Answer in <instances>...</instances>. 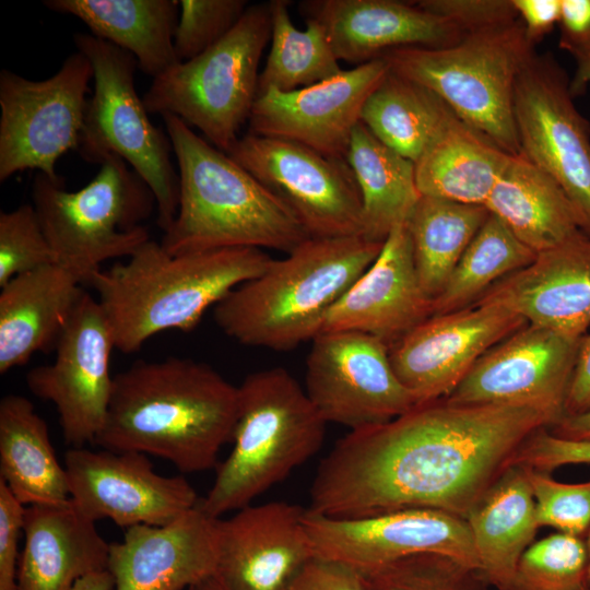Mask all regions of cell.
Instances as JSON below:
<instances>
[{
  "label": "cell",
  "instance_id": "6da1fadb",
  "mask_svg": "<svg viewBox=\"0 0 590 590\" xmlns=\"http://www.w3.org/2000/svg\"><path fill=\"white\" fill-rule=\"evenodd\" d=\"M551 426L528 406L420 403L341 438L317 470L307 509L335 519L409 508L465 518L519 446Z\"/></svg>",
  "mask_w": 590,
  "mask_h": 590
},
{
  "label": "cell",
  "instance_id": "7a4b0ae2",
  "mask_svg": "<svg viewBox=\"0 0 590 590\" xmlns=\"http://www.w3.org/2000/svg\"><path fill=\"white\" fill-rule=\"evenodd\" d=\"M238 387L204 363L167 357L139 361L114 376L95 445L164 458L182 473L217 465L233 439Z\"/></svg>",
  "mask_w": 590,
  "mask_h": 590
},
{
  "label": "cell",
  "instance_id": "3957f363",
  "mask_svg": "<svg viewBox=\"0 0 590 590\" xmlns=\"http://www.w3.org/2000/svg\"><path fill=\"white\" fill-rule=\"evenodd\" d=\"M272 260L252 247L172 255L150 239L127 262L102 270L91 286L115 349L133 353L160 332L192 330L211 306L262 274Z\"/></svg>",
  "mask_w": 590,
  "mask_h": 590
},
{
  "label": "cell",
  "instance_id": "277c9868",
  "mask_svg": "<svg viewBox=\"0 0 590 590\" xmlns=\"http://www.w3.org/2000/svg\"><path fill=\"white\" fill-rule=\"evenodd\" d=\"M162 118L179 169L177 213L161 241L169 253L235 247L288 253L310 238L295 212L227 153L180 118Z\"/></svg>",
  "mask_w": 590,
  "mask_h": 590
},
{
  "label": "cell",
  "instance_id": "5b68a950",
  "mask_svg": "<svg viewBox=\"0 0 590 590\" xmlns=\"http://www.w3.org/2000/svg\"><path fill=\"white\" fill-rule=\"evenodd\" d=\"M384 243L362 235L308 238L214 306V321L235 341L288 351L320 332L331 307L370 267Z\"/></svg>",
  "mask_w": 590,
  "mask_h": 590
},
{
  "label": "cell",
  "instance_id": "8992f818",
  "mask_svg": "<svg viewBox=\"0 0 590 590\" xmlns=\"http://www.w3.org/2000/svg\"><path fill=\"white\" fill-rule=\"evenodd\" d=\"M327 422L298 381L282 367L249 374L238 386L233 449L201 508L211 517L239 510L322 446Z\"/></svg>",
  "mask_w": 590,
  "mask_h": 590
},
{
  "label": "cell",
  "instance_id": "52a82bcc",
  "mask_svg": "<svg viewBox=\"0 0 590 590\" xmlns=\"http://www.w3.org/2000/svg\"><path fill=\"white\" fill-rule=\"evenodd\" d=\"M535 54L517 20L465 34L450 46L396 48L379 58L391 72L430 90L460 120L516 155L520 144L514 90L520 71Z\"/></svg>",
  "mask_w": 590,
  "mask_h": 590
},
{
  "label": "cell",
  "instance_id": "ba28073f",
  "mask_svg": "<svg viewBox=\"0 0 590 590\" xmlns=\"http://www.w3.org/2000/svg\"><path fill=\"white\" fill-rule=\"evenodd\" d=\"M116 154L106 155L97 175L76 191L59 177L37 173L33 206L56 264L91 286L109 259L130 257L150 240L146 220L156 205L149 186Z\"/></svg>",
  "mask_w": 590,
  "mask_h": 590
},
{
  "label": "cell",
  "instance_id": "9c48e42d",
  "mask_svg": "<svg viewBox=\"0 0 590 590\" xmlns=\"http://www.w3.org/2000/svg\"><path fill=\"white\" fill-rule=\"evenodd\" d=\"M270 38L269 1L249 4L219 43L153 79L142 98L148 113L180 118L227 153L252 110L259 62Z\"/></svg>",
  "mask_w": 590,
  "mask_h": 590
},
{
  "label": "cell",
  "instance_id": "30bf717a",
  "mask_svg": "<svg viewBox=\"0 0 590 590\" xmlns=\"http://www.w3.org/2000/svg\"><path fill=\"white\" fill-rule=\"evenodd\" d=\"M78 51L93 69L94 93L87 99L79 152L90 163L108 154L122 157L153 192L157 225L174 221L179 200V176L170 161L168 135L156 128L134 86V57L93 35L73 37Z\"/></svg>",
  "mask_w": 590,
  "mask_h": 590
},
{
  "label": "cell",
  "instance_id": "8fae6325",
  "mask_svg": "<svg viewBox=\"0 0 590 590\" xmlns=\"http://www.w3.org/2000/svg\"><path fill=\"white\" fill-rule=\"evenodd\" d=\"M92 78L80 51L46 80L0 72V181L26 169L59 178L57 161L79 148Z\"/></svg>",
  "mask_w": 590,
  "mask_h": 590
},
{
  "label": "cell",
  "instance_id": "7c38bea8",
  "mask_svg": "<svg viewBox=\"0 0 590 590\" xmlns=\"http://www.w3.org/2000/svg\"><path fill=\"white\" fill-rule=\"evenodd\" d=\"M570 82L551 54H535L514 90L520 153L550 175L590 236V125L573 102Z\"/></svg>",
  "mask_w": 590,
  "mask_h": 590
},
{
  "label": "cell",
  "instance_id": "4fadbf2b",
  "mask_svg": "<svg viewBox=\"0 0 590 590\" xmlns=\"http://www.w3.org/2000/svg\"><path fill=\"white\" fill-rule=\"evenodd\" d=\"M227 154L280 197L310 237L363 236L361 193L345 158L251 132L239 137Z\"/></svg>",
  "mask_w": 590,
  "mask_h": 590
},
{
  "label": "cell",
  "instance_id": "5bb4252c",
  "mask_svg": "<svg viewBox=\"0 0 590 590\" xmlns=\"http://www.w3.org/2000/svg\"><path fill=\"white\" fill-rule=\"evenodd\" d=\"M306 361V393L329 423L359 429L420 404L401 384L382 340L358 331L321 332Z\"/></svg>",
  "mask_w": 590,
  "mask_h": 590
},
{
  "label": "cell",
  "instance_id": "9a60e30c",
  "mask_svg": "<svg viewBox=\"0 0 590 590\" xmlns=\"http://www.w3.org/2000/svg\"><path fill=\"white\" fill-rule=\"evenodd\" d=\"M114 349L98 300L84 292L56 342L54 362L26 375L31 392L55 405L70 448L95 445L104 427L113 393Z\"/></svg>",
  "mask_w": 590,
  "mask_h": 590
},
{
  "label": "cell",
  "instance_id": "2e32d148",
  "mask_svg": "<svg viewBox=\"0 0 590 590\" xmlns=\"http://www.w3.org/2000/svg\"><path fill=\"white\" fill-rule=\"evenodd\" d=\"M581 338L526 323L483 354L444 399L453 404L528 406L544 413L554 426L565 416Z\"/></svg>",
  "mask_w": 590,
  "mask_h": 590
},
{
  "label": "cell",
  "instance_id": "e0dca14e",
  "mask_svg": "<svg viewBox=\"0 0 590 590\" xmlns=\"http://www.w3.org/2000/svg\"><path fill=\"white\" fill-rule=\"evenodd\" d=\"M63 465L71 504L92 521L110 519L125 529L164 526L200 500L185 476L158 474L142 452L69 448Z\"/></svg>",
  "mask_w": 590,
  "mask_h": 590
},
{
  "label": "cell",
  "instance_id": "ac0fdd59",
  "mask_svg": "<svg viewBox=\"0 0 590 590\" xmlns=\"http://www.w3.org/2000/svg\"><path fill=\"white\" fill-rule=\"evenodd\" d=\"M304 526L315 557L359 571L423 553L479 566L464 518L430 508H409L373 517L335 519L305 509Z\"/></svg>",
  "mask_w": 590,
  "mask_h": 590
},
{
  "label": "cell",
  "instance_id": "d6986e66",
  "mask_svg": "<svg viewBox=\"0 0 590 590\" xmlns=\"http://www.w3.org/2000/svg\"><path fill=\"white\" fill-rule=\"evenodd\" d=\"M527 322L491 302L432 315L389 346L401 384L418 403L447 398L476 361Z\"/></svg>",
  "mask_w": 590,
  "mask_h": 590
},
{
  "label": "cell",
  "instance_id": "ffe728a7",
  "mask_svg": "<svg viewBox=\"0 0 590 590\" xmlns=\"http://www.w3.org/2000/svg\"><path fill=\"white\" fill-rule=\"evenodd\" d=\"M388 71L387 62L377 58L307 87L269 90L255 101L250 132L345 158L363 106Z\"/></svg>",
  "mask_w": 590,
  "mask_h": 590
},
{
  "label": "cell",
  "instance_id": "44dd1931",
  "mask_svg": "<svg viewBox=\"0 0 590 590\" xmlns=\"http://www.w3.org/2000/svg\"><path fill=\"white\" fill-rule=\"evenodd\" d=\"M305 509L271 502L219 518L216 575L229 590H288L314 557L303 521Z\"/></svg>",
  "mask_w": 590,
  "mask_h": 590
},
{
  "label": "cell",
  "instance_id": "7402d4cb",
  "mask_svg": "<svg viewBox=\"0 0 590 590\" xmlns=\"http://www.w3.org/2000/svg\"><path fill=\"white\" fill-rule=\"evenodd\" d=\"M217 520L198 503L167 524L126 529L120 542L109 543L114 590H189L215 575Z\"/></svg>",
  "mask_w": 590,
  "mask_h": 590
},
{
  "label": "cell",
  "instance_id": "603a6c76",
  "mask_svg": "<svg viewBox=\"0 0 590 590\" xmlns=\"http://www.w3.org/2000/svg\"><path fill=\"white\" fill-rule=\"evenodd\" d=\"M406 224L394 227L370 267L328 311L321 332L358 331L389 346L432 316ZM320 332V333H321Z\"/></svg>",
  "mask_w": 590,
  "mask_h": 590
},
{
  "label": "cell",
  "instance_id": "cb8c5ba5",
  "mask_svg": "<svg viewBox=\"0 0 590 590\" xmlns=\"http://www.w3.org/2000/svg\"><path fill=\"white\" fill-rule=\"evenodd\" d=\"M299 12L324 27L339 61L355 66L396 48L450 46L465 35L416 1L306 0Z\"/></svg>",
  "mask_w": 590,
  "mask_h": 590
},
{
  "label": "cell",
  "instance_id": "d4e9b609",
  "mask_svg": "<svg viewBox=\"0 0 590 590\" xmlns=\"http://www.w3.org/2000/svg\"><path fill=\"white\" fill-rule=\"evenodd\" d=\"M477 300L499 304L527 323L582 337L590 329V236L579 231L539 252Z\"/></svg>",
  "mask_w": 590,
  "mask_h": 590
},
{
  "label": "cell",
  "instance_id": "484cf974",
  "mask_svg": "<svg viewBox=\"0 0 590 590\" xmlns=\"http://www.w3.org/2000/svg\"><path fill=\"white\" fill-rule=\"evenodd\" d=\"M23 533L19 590H71L85 576L107 569L109 543L71 503L26 506Z\"/></svg>",
  "mask_w": 590,
  "mask_h": 590
},
{
  "label": "cell",
  "instance_id": "4316f807",
  "mask_svg": "<svg viewBox=\"0 0 590 590\" xmlns=\"http://www.w3.org/2000/svg\"><path fill=\"white\" fill-rule=\"evenodd\" d=\"M54 263L20 274L0 293V374L47 351L66 327L84 291Z\"/></svg>",
  "mask_w": 590,
  "mask_h": 590
},
{
  "label": "cell",
  "instance_id": "83f0119b",
  "mask_svg": "<svg viewBox=\"0 0 590 590\" xmlns=\"http://www.w3.org/2000/svg\"><path fill=\"white\" fill-rule=\"evenodd\" d=\"M464 519L489 586L512 590L518 562L540 527L526 468L508 464Z\"/></svg>",
  "mask_w": 590,
  "mask_h": 590
},
{
  "label": "cell",
  "instance_id": "f1b7e54d",
  "mask_svg": "<svg viewBox=\"0 0 590 590\" xmlns=\"http://www.w3.org/2000/svg\"><path fill=\"white\" fill-rule=\"evenodd\" d=\"M44 4L78 17L93 36L131 54L153 79L180 62L174 48L178 0H46Z\"/></svg>",
  "mask_w": 590,
  "mask_h": 590
},
{
  "label": "cell",
  "instance_id": "f546056e",
  "mask_svg": "<svg viewBox=\"0 0 590 590\" xmlns=\"http://www.w3.org/2000/svg\"><path fill=\"white\" fill-rule=\"evenodd\" d=\"M484 206L536 253L581 231L565 191L522 153L509 156Z\"/></svg>",
  "mask_w": 590,
  "mask_h": 590
},
{
  "label": "cell",
  "instance_id": "4dcf8cb0",
  "mask_svg": "<svg viewBox=\"0 0 590 590\" xmlns=\"http://www.w3.org/2000/svg\"><path fill=\"white\" fill-rule=\"evenodd\" d=\"M0 481L24 506L71 503L67 471L56 457L48 426L19 394L0 401Z\"/></svg>",
  "mask_w": 590,
  "mask_h": 590
},
{
  "label": "cell",
  "instance_id": "1f68e13d",
  "mask_svg": "<svg viewBox=\"0 0 590 590\" xmlns=\"http://www.w3.org/2000/svg\"><path fill=\"white\" fill-rule=\"evenodd\" d=\"M510 154L453 115L415 165L421 196L484 205Z\"/></svg>",
  "mask_w": 590,
  "mask_h": 590
},
{
  "label": "cell",
  "instance_id": "d6a6232c",
  "mask_svg": "<svg viewBox=\"0 0 590 590\" xmlns=\"http://www.w3.org/2000/svg\"><path fill=\"white\" fill-rule=\"evenodd\" d=\"M345 160L361 193L363 236L384 243L394 227L408 223L421 198L415 165L379 141L361 121Z\"/></svg>",
  "mask_w": 590,
  "mask_h": 590
},
{
  "label": "cell",
  "instance_id": "836d02e7",
  "mask_svg": "<svg viewBox=\"0 0 590 590\" xmlns=\"http://www.w3.org/2000/svg\"><path fill=\"white\" fill-rule=\"evenodd\" d=\"M453 115L437 94L389 70L366 99L361 122L415 164Z\"/></svg>",
  "mask_w": 590,
  "mask_h": 590
},
{
  "label": "cell",
  "instance_id": "e575fe53",
  "mask_svg": "<svg viewBox=\"0 0 590 590\" xmlns=\"http://www.w3.org/2000/svg\"><path fill=\"white\" fill-rule=\"evenodd\" d=\"M488 215L484 205L421 196L406 226L416 274L432 302Z\"/></svg>",
  "mask_w": 590,
  "mask_h": 590
},
{
  "label": "cell",
  "instance_id": "d590c367",
  "mask_svg": "<svg viewBox=\"0 0 590 590\" xmlns=\"http://www.w3.org/2000/svg\"><path fill=\"white\" fill-rule=\"evenodd\" d=\"M271 46L259 73L257 96L269 91L291 92L329 80L343 69L324 27L315 20H305L306 28H297L290 16L288 0H271Z\"/></svg>",
  "mask_w": 590,
  "mask_h": 590
},
{
  "label": "cell",
  "instance_id": "8d00e7d4",
  "mask_svg": "<svg viewBox=\"0 0 590 590\" xmlns=\"http://www.w3.org/2000/svg\"><path fill=\"white\" fill-rule=\"evenodd\" d=\"M536 255L489 214L434 299L432 315L470 306L496 283L530 264Z\"/></svg>",
  "mask_w": 590,
  "mask_h": 590
},
{
  "label": "cell",
  "instance_id": "74e56055",
  "mask_svg": "<svg viewBox=\"0 0 590 590\" xmlns=\"http://www.w3.org/2000/svg\"><path fill=\"white\" fill-rule=\"evenodd\" d=\"M367 590H488L480 568L450 556L410 555L361 571Z\"/></svg>",
  "mask_w": 590,
  "mask_h": 590
},
{
  "label": "cell",
  "instance_id": "f35d334b",
  "mask_svg": "<svg viewBox=\"0 0 590 590\" xmlns=\"http://www.w3.org/2000/svg\"><path fill=\"white\" fill-rule=\"evenodd\" d=\"M588 564L585 538L560 532L547 535L520 557L512 590H585Z\"/></svg>",
  "mask_w": 590,
  "mask_h": 590
},
{
  "label": "cell",
  "instance_id": "ab89813d",
  "mask_svg": "<svg viewBox=\"0 0 590 590\" xmlns=\"http://www.w3.org/2000/svg\"><path fill=\"white\" fill-rule=\"evenodd\" d=\"M179 17L174 48L180 62L219 43L239 22L249 7L246 0H178Z\"/></svg>",
  "mask_w": 590,
  "mask_h": 590
},
{
  "label": "cell",
  "instance_id": "60d3db41",
  "mask_svg": "<svg viewBox=\"0 0 590 590\" xmlns=\"http://www.w3.org/2000/svg\"><path fill=\"white\" fill-rule=\"evenodd\" d=\"M54 263L55 255L33 205L0 213V287L16 275Z\"/></svg>",
  "mask_w": 590,
  "mask_h": 590
},
{
  "label": "cell",
  "instance_id": "b9f144b4",
  "mask_svg": "<svg viewBox=\"0 0 590 590\" xmlns=\"http://www.w3.org/2000/svg\"><path fill=\"white\" fill-rule=\"evenodd\" d=\"M526 470L539 526L585 538L590 529V481L563 483L547 472Z\"/></svg>",
  "mask_w": 590,
  "mask_h": 590
},
{
  "label": "cell",
  "instance_id": "7bdbcfd3",
  "mask_svg": "<svg viewBox=\"0 0 590 590\" xmlns=\"http://www.w3.org/2000/svg\"><path fill=\"white\" fill-rule=\"evenodd\" d=\"M508 464L547 473L567 464H590V440L564 439L543 427L519 446Z\"/></svg>",
  "mask_w": 590,
  "mask_h": 590
},
{
  "label": "cell",
  "instance_id": "ee69618b",
  "mask_svg": "<svg viewBox=\"0 0 590 590\" xmlns=\"http://www.w3.org/2000/svg\"><path fill=\"white\" fill-rule=\"evenodd\" d=\"M422 9L448 20L464 34L518 20L512 0H420Z\"/></svg>",
  "mask_w": 590,
  "mask_h": 590
},
{
  "label": "cell",
  "instance_id": "f6af8a7d",
  "mask_svg": "<svg viewBox=\"0 0 590 590\" xmlns=\"http://www.w3.org/2000/svg\"><path fill=\"white\" fill-rule=\"evenodd\" d=\"M25 507L0 481V590H19V539Z\"/></svg>",
  "mask_w": 590,
  "mask_h": 590
},
{
  "label": "cell",
  "instance_id": "bcb514c9",
  "mask_svg": "<svg viewBox=\"0 0 590 590\" xmlns=\"http://www.w3.org/2000/svg\"><path fill=\"white\" fill-rule=\"evenodd\" d=\"M288 590H367L356 568L332 559L312 557Z\"/></svg>",
  "mask_w": 590,
  "mask_h": 590
},
{
  "label": "cell",
  "instance_id": "7dc6e473",
  "mask_svg": "<svg viewBox=\"0 0 590 590\" xmlns=\"http://www.w3.org/2000/svg\"><path fill=\"white\" fill-rule=\"evenodd\" d=\"M559 46L576 61L590 57V0H560Z\"/></svg>",
  "mask_w": 590,
  "mask_h": 590
},
{
  "label": "cell",
  "instance_id": "c3c4849f",
  "mask_svg": "<svg viewBox=\"0 0 590 590\" xmlns=\"http://www.w3.org/2000/svg\"><path fill=\"white\" fill-rule=\"evenodd\" d=\"M512 4L526 37L533 46L558 24L560 0H512Z\"/></svg>",
  "mask_w": 590,
  "mask_h": 590
},
{
  "label": "cell",
  "instance_id": "681fc988",
  "mask_svg": "<svg viewBox=\"0 0 590 590\" xmlns=\"http://www.w3.org/2000/svg\"><path fill=\"white\" fill-rule=\"evenodd\" d=\"M590 411V329L582 335L570 380L565 416Z\"/></svg>",
  "mask_w": 590,
  "mask_h": 590
},
{
  "label": "cell",
  "instance_id": "f907efd6",
  "mask_svg": "<svg viewBox=\"0 0 590 590\" xmlns=\"http://www.w3.org/2000/svg\"><path fill=\"white\" fill-rule=\"evenodd\" d=\"M550 432L564 439L590 440V411L564 416Z\"/></svg>",
  "mask_w": 590,
  "mask_h": 590
},
{
  "label": "cell",
  "instance_id": "816d5d0a",
  "mask_svg": "<svg viewBox=\"0 0 590 590\" xmlns=\"http://www.w3.org/2000/svg\"><path fill=\"white\" fill-rule=\"evenodd\" d=\"M115 581L106 569L85 576L80 579L71 590H114Z\"/></svg>",
  "mask_w": 590,
  "mask_h": 590
},
{
  "label": "cell",
  "instance_id": "f5cc1de1",
  "mask_svg": "<svg viewBox=\"0 0 590 590\" xmlns=\"http://www.w3.org/2000/svg\"><path fill=\"white\" fill-rule=\"evenodd\" d=\"M577 70L574 79L570 81V91L573 96L581 93L590 83V57L576 61Z\"/></svg>",
  "mask_w": 590,
  "mask_h": 590
},
{
  "label": "cell",
  "instance_id": "db71d44e",
  "mask_svg": "<svg viewBox=\"0 0 590 590\" xmlns=\"http://www.w3.org/2000/svg\"><path fill=\"white\" fill-rule=\"evenodd\" d=\"M189 590H229L222 579L215 574Z\"/></svg>",
  "mask_w": 590,
  "mask_h": 590
},
{
  "label": "cell",
  "instance_id": "11a10c76",
  "mask_svg": "<svg viewBox=\"0 0 590 590\" xmlns=\"http://www.w3.org/2000/svg\"><path fill=\"white\" fill-rule=\"evenodd\" d=\"M585 541H586L587 551H588V558H589V564H588V586L590 587V529H589L588 533L585 536Z\"/></svg>",
  "mask_w": 590,
  "mask_h": 590
},
{
  "label": "cell",
  "instance_id": "9f6ffc18",
  "mask_svg": "<svg viewBox=\"0 0 590 590\" xmlns=\"http://www.w3.org/2000/svg\"><path fill=\"white\" fill-rule=\"evenodd\" d=\"M585 590H590V587L586 588Z\"/></svg>",
  "mask_w": 590,
  "mask_h": 590
}]
</instances>
